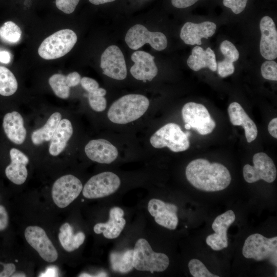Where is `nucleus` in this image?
I'll use <instances>...</instances> for the list:
<instances>
[{
  "mask_svg": "<svg viewBox=\"0 0 277 277\" xmlns=\"http://www.w3.org/2000/svg\"><path fill=\"white\" fill-rule=\"evenodd\" d=\"M185 174L188 181L196 189L215 192L226 189L231 177L228 169L218 163H211L204 159L190 162L186 167Z\"/></svg>",
  "mask_w": 277,
  "mask_h": 277,
  "instance_id": "1",
  "label": "nucleus"
},
{
  "mask_svg": "<svg viewBox=\"0 0 277 277\" xmlns=\"http://www.w3.org/2000/svg\"><path fill=\"white\" fill-rule=\"evenodd\" d=\"M149 101L141 94L124 95L114 102L108 112V117L112 122L125 124L135 121L147 111Z\"/></svg>",
  "mask_w": 277,
  "mask_h": 277,
  "instance_id": "2",
  "label": "nucleus"
},
{
  "mask_svg": "<svg viewBox=\"0 0 277 277\" xmlns=\"http://www.w3.org/2000/svg\"><path fill=\"white\" fill-rule=\"evenodd\" d=\"M168 256L163 253L154 252L148 242L145 239H139L133 250V268L140 271L162 272L169 265Z\"/></svg>",
  "mask_w": 277,
  "mask_h": 277,
  "instance_id": "3",
  "label": "nucleus"
},
{
  "mask_svg": "<svg viewBox=\"0 0 277 277\" xmlns=\"http://www.w3.org/2000/svg\"><path fill=\"white\" fill-rule=\"evenodd\" d=\"M242 254L246 259L257 261L268 260L277 266V237L267 238L259 233L249 235L245 240Z\"/></svg>",
  "mask_w": 277,
  "mask_h": 277,
  "instance_id": "4",
  "label": "nucleus"
},
{
  "mask_svg": "<svg viewBox=\"0 0 277 277\" xmlns=\"http://www.w3.org/2000/svg\"><path fill=\"white\" fill-rule=\"evenodd\" d=\"M76 33L70 29H63L46 38L40 45L38 53L45 60L62 57L73 48L77 42Z\"/></svg>",
  "mask_w": 277,
  "mask_h": 277,
  "instance_id": "5",
  "label": "nucleus"
},
{
  "mask_svg": "<svg viewBox=\"0 0 277 277\" xmlns=\"http://www.w3.org/2000/svg\"><path fill=\"white\" fill-rule=\"evenodd\" d=\"M150 142L155 148L168 147L174 152L187 150L190 146L188 136L175 123L166 124L157 130L150 137Z\"/></svg>",
  "mask_w": 277,
  "mask_h": 277,
  "instance_id": "6",
  "label": "nucleus"
},
{
  "mask_svg": "<svg viewBox=\"0 0 277 277\" xmlns=\"http://www.w3.org/2000/svg\"><path fill=\"white\" fill-rule=\"evenodd\" d=\"M121 180L115 173L106 171L92 176L82 189L83 196L89 199L110 195L120 187Z\"/></svg>",
  "mask_w": 277,
  "mask_h": 277,
  "instance_id": "7",
  "label": "nucleus"
},
{
  "mask_svg": "<svg viewBox=\"0 0 277 277\" xmlns=\"http://www.w3.org/2000/svg\"><path fill=\"white\" fill-rule=\"evenodd\" d=\"M253 166L246 164L243 169V176L248 183L260 180L271 183L276 179L277 171L272 160L266 153L259 152L253 156Z\"/></svg>",
  "mask_w": 277,
  "mask_h": 277,
  "instance_id": "8",
  "label": "nucleus"
},
{
  "mask_svg": "<svg viewBox=\"0 0 277 277\" xmlns=\"http://www.w3.org/2000/svg\"><path fill=\"white\" fill-rule=\"evenodd\" d=\"M182 114L184 122L201 135L211 133L215 127L214 121L202 104L187 103L183 106Z\"/></svg>",
  "mask_w": 277,
  "mask_h": 277,
  "instance_id": "9",
  "label": "nucleus"
},
{
  "mask_svg": "<svg viewBox=\"0 0 277 277\" xmlns=\"http://www.w3.org/2000/svg\"><path fill=\"white\" fill-rule=\"evenodd\" d=\"M125 40L128 47L133 50H137L148 43L155 50L162 51L167 47L168 43L164 34L150 32L140 24H136L128 30Z\"/></svg>",
  "mask_w": 277,
  "mask_h": 277,
  "instance_id": "10",
  "label": "nucleus"
},
{
  "mask_svg": "<svg viewBox=\"0 0 277 277\" xmlns=\"http://www.w3.org/2000/svg\"><path fill=\"white\" fill-rule=\"evenodd\" d=\"M83 188L81 181L76 176L71 174L62 176L53 185V201L58 207L65 208L78 197Z\"/></svg>",
  "mask_w": 277,
  "mask_h": 277,
  "instance_id": "11",
  "label": "nucleus"
},
{
  "mask_svg": "<svg viewBox=\"0 0 277 277\" xmlns=\"http://www.w3.org/2000/svg\"><path fill=\"white\" fill-rule=\"evenodd\" d=\"M25 237L28 244L45 261L51 263L57 260V251L42 228L37 226L27 227Z\"/></svg>",
  "mask_w": 277,
  "mask_h": 277,
  "instance_id": "12",
  "label": "nucleus"
},
{
  "mask_svg": "<svg viewBox=\"0 0 277 277\" xmlns=\"http://www.w3.org/2000/svg\"><path fill=\"white\" fill-rule=\"evenodd\" d=\"M100 66L104 74L117 80H123L127 76L124 56L117 46L111 45L103 52Z\"/></svg>",
  "mask_w": 277,
  "mask_h": 277,
  "instance_id": "13",
  "label": "nucleus"
},
{
  "mask_svg": "<svg viewBox=\"0 0 277 277\" xmlns=\"http://www.w3.org/2000/svg\"><path fill=\"white\" fill-rule=\"evenodd\" d=\"M235 220L232 210L217 216L212 224L214 233L209 235L206 239L207 244L213 250L218 251L227 248L228 245L227 231Z\"/></svg>",
  "mask_w": 277,
  "mask_h": 277,
  "instance_id": "14",
  "label": "nucleus"
},
{
  "mask_svg": "<svg viewBox=\"0 0 277 277\" xmlns=\"http://www.w3.org/2000/svg\"><path fill=\"white\" fill-rule=\"evenodd\" d=\"M147 208L157 224L171 230L176 229L178 217L177 207L175 205L152 199L149 201Z\"/></svg>",
  "mask_w": 277,
  "mask_h": 277,
  "instance_id": "15",
  "label": "nucleus"
},
{
  "mask_svg": "<svg viewBox=\"0 0 277 277\" xmlns=\"http://www.w3.org/2000/svg\"><path fill=\"white\" fill-rule=\"evenodd\" d=\"M260 28L261 54L266 60H274L277 57V31L275 24L271 17L265 16L260 21Z\"/></svg>",
  "mask_w": 277,
  "mask_h": 277,
  "instance_id": "16",
  "label": "nucleus"
},
{
  "mask_svg": "<svg viewBox=\"0 0 277 277\" xmlns=\"http://www.w3.org/2000/svg\"><path fill=\"white\" fill-rule=\"evenodd\" d=\"M134 65L130 72L136 80L145 82L152 80L157 75L158 69L154 61V57L144 51L134 52L131 56Z\"/></svg>",
  "mask_w": 277,
  "mask_h": 277,
  "instance_id": "17",
  "label": "nucleus"
},
{
  "mask_svg": "<svg viewBox=\"0 0 277 277\" xmlns=\"http://www.w3.org/2000/svg\"><path fill=\"white\" fill-rule=\"evenodd\" d=\"M85 152L91 160L101 164H110L118 156L117 148L108 141L99 138L89 141Z\"/></svg>",
  "mask_w": 277,
  "mask_h": 277,
  "instance_id": "18",
  "label": "nucleus"
},
{
  "mask_svg": "<svg viewBox=\"0 0 277 277\" xmlns=\"http://www.w3.org/2000/svg\"><path fill=\"white\" fill-rule=\"evenodd\" d=\"M216 25L211 22H204L201 23H186L182 27L180 37L187 45H201L202 38L212 36L215 33Z\"/></svg>",
  "mask_w": 277,
  "mask_h": 277,
  "instance_id": "19",
  "label": "nucleus"
},
{
  "mask_svg": "<svg viewBox=\"0 0 277 277\" xmlns=\"http://www.w3.org/2000/svg\"><path fill=\"white\" fill-rule=\"evenodd\" d=\"M123 210L118 207H114L109 211V219L106 223H98L93 227L94 232L96 234L103 233L104 236L108 239L117 238L123 230L126 220L123 218Z\"/></svg>",
  "mask_w": 277,
  "mask_h": 277,
  "instance_id": "20",
  "label": "nucleus"
},
{
  "mask_svg": "<svg viewBox=\"0 0 277 277\" xmlns=\"http://www.w3.org/2000/svg\"><path fill=\"white\" fill-rule=\"evenodd\" d=\"M10 156L11 163L6 168V175L14 184H23L28 175L26 165L29 159L24 153L14 148L10 150Z\"/></svg>",
  "mask_w": 277,
  "mask_h": 277,
  "instance_id": "21",
  "label": "nucleus"
},
{
  "mask_svg": "<svg viewBox=\"0 0 277 277\" xmlns=\"http://www.w3.org/2000/svg\"><path fill=\"white\" fill-rule=\"evenodd\" d=\"M228 112L232 125L243 127L247 142L250 143L255 140L258 135L256 125L241 105L235 102L231 103L228 107Z\"/></svg>",
  "mask_w": 277,
  "mask_h": 277,
  "instance_id": "22",
  "label": "nucleus"
},
{
  "mask_svg": "<svg viewBox=\"0 0 277 277\" xmlns=\"http://www.w3.org/2000/svg\"><path fill=\"white\" fill-rule=\"evenodd\" d=\"M3 127L6 136L12 142L17 145L24 143L27 132L24 126L23 118L19 113L12 111L6 114Z\"/></svg>",
  "mask_w": 277,
  "mask_h": 277,
  "instance_id": "23",
  "label": "nucleus"
},
{
  "mask_svg": "<svg viewBox=\"0 0 277 277\" xmlns=\"http://www.w3.org/2000/svg\"><path fill=\"white\" fill-rule=\"evenodd\" d=\"M187 63L189 67L195 71H198L204 68H208L212 71L217 70L215 55L210 47L204 50L201 47H194L187 61Z\"/></svg>",
  "mask_w": 277,
  "mask_h": 277,
  "instance_id": "24",
  "label": "nucleus"
},
{
  "mask_svg": "<svg viewBox=\"0 0 277 277\" xmlns=\"http://www.w3.org/2000/svg\"><path fill=\"white\" fill-rule=\"evenodd\" d=\"M72 134L70 121L67 118L61 120L50 140L49 153L52 156L59 155L66 148Z\"/></svg>",
  "mask_w": 277,
  "mask_h": 277,
  "instance_id": "25",
  "label": "nucleus"
},
{
  "mask_svg": "<svg viewBox=\"0 0 277 277\" xmlns=\"http://www.w3.org/2000/svg\"><path fill=\"white\" fill-rule=\"evenodd\" d=\"M58 239L64 249L68 252H71L83 244L85 235L81 231L74 234L72 226L69 223H65L60 228Z\"/></svg>",
  "mask_w": 277,
  "mask_h": 277,
  "instance_id": "26",
  "label": "nucleus"
},
{
  "mask_svg": "<svg viewBox=\"0 0 277 277\" xmlns=\"http://www.w3.org/2000/svg\"><path fill=\"white\" fill-rule=\"evenodd\" d=\"M61 114L54 112L51 115L46 124L41 128L34 130L31 135L32 143L35 145L51 140L60 121Z\"/></svg>",
  "mask_w": 277,
  "mask_h": 277,
  "instance_id": "27",
  "label": "nucleus"
},
{
  "mask_svg": "<svg viewBox=\"0 0 277 277\" xmlns=\"http://www.w3.org/2000/svg\"><path fill=\"white\" fill-rule=\"evenodd\" d=\"M110 261L111 267L115 271L126 273L133 268V250L123 252H113L110 254Z\"/></svg>",
  "mask_w": 277,
  "mask_h": 277,
  "instance_id": "28",
  "label": "nucleus"
},
{
  "mask_svg": "<svg viewBox=\"0 0 277 277\" xmlns=\"http://www.w3.org/2000/svg\"><path fill=\"white\" fill-rule=\"evenodd\" d=\"M18 84L12 72L5 67L0 66V94L8 96L17 90Z\"/></svg>",
  "mask_w": 277,
  "mask_h": 277,
  "instance_id": "29",
  "label": "nucleus"
},
{
  "mask_svg": "<svg viewBox=\"0 0 277 277\" xmlns=\"http://www.w3.org/2000/svg\"><path fill=\"white\" fill-rule=\"evenodd\" d=\"M21 35L20 28L13 22H6L0 27V39L4 43L16 44L19 41Z\"/></svg>",
  "mask_w": 277,
  "mask_h": 277,
  "instance_id": "30",
  "label": "nucleus"
},
{
  "mask_svg": "<svg viewBox=\"0 0 277 277\" xmlns=\"http://www.w3.org/2000/svg\"><path fill=\"white\" fill-rule=\"evenodd\" d=\"M49 84L54 94L60 98H67L70 94V87L66 82V76L62 74H54L49 78Z\"/></svg>",
  "mask_w": 277,
  "mask_h": 277,
  "instance_id": "31",
  "label": "nucleus"
},
{
  "mask_svg": "<svg viewBox=\"0 0 277 277\" xmlns=\"http://www.w3.org/2000/svg\"><path fill=\"white\" fill-rule=\"evenodd\" d=\"M190 273L193 277H219L211 273L199 260L191 259L188 263Z\"/></svg>",
  "mask_w": 277,
  "mask_h": 277,
  "instance_id": "32",
  "label": "nucleus"
},
{
  "mask_svg": "<svg viewBox=\"0 0 277 277\" xmlns=\"http://www.w3.org/2000/svg\"><path fill=\"white\" fill-rule=\"evenodd\" d=\"M220 50L225 59L233 63L239 58V52L235 46L230 41H224L220 45Z\"/></svg>",
  "mask_w": 277,
  "mask_h": 277,
  "instance_id": "33",
  "label": "nucleus"
},
{
  "mask_svg": "<svg viewBox=\"0 0 277 277\" xmlns=\"http://www.w3.org/2000/svg\"><path fill=\"white\" fill-rule=\"evenodd\" d=\"M262 76L268 80L277 81V64L273 60H268L261 66Z\"/></svg>",
  "mask_w": 277,
  "mask_h": 277,
  "instance_id": "34",
  "label": "nucleus"
},
{
  "mask_svg": "<svg viewBox=\"0 0 277 277\" xmlns=\"http://www.w3.org/2000/svg\"><path fill=\"white\" fill-rule=\"evenodd\" d=\"M88 101L91 108L95 111H103L106 108L107 102L104 96H98L92 93H89Z\"/></svg>",
  "mask_w": 277,
  "mask_h": 277,
  "instance_id": "35",
  "label": "nucleus"
},
{
  "mask_svg": "<svg viewBox=\"0 0 277 277\" xmlns=\"http://www.w3.org/2000/svg\"><path fill=\"white\" fill-rule=\"evenodd\" d=\"M217 73L222 77H225L232 74L234 71L233 63L224 59L217 63Z\"/></svg>",
  "mask_w": 277,
  "mask_h": 277,
  "instance_id": "36",
  "label": "nucleus"
},
{
  "mask_svg": "<svg viewBox=\"0 0 277 277\" xmlns=\"http://www.w3.org/2000/svg\"><path fill=\"white\" fill-rule=\"evenodd\" d=\"M80 0H56L57 8L66 14L72 13L75 9Z\"/></svg>",
  "mask_w": 277,
  "mask_h": 277,
  "instance_id": "37",
  "label": "nucleus"
},
{
  "mask_svg": "<svg viewBox=\"0 0 277 277\" xmlns=\"http://www.w3.org/2000/svg\"><path fill=\"white\" fill-rule=\"evenodd\" d=\"M248 0H223L224 5L235 14L242 12L246 7Z\"/></svg>",
  "mask_w": 277,
  "mask_h": 277,
  "instance_id": "38",
  "label": "nucleus"
},
{
  "mask_svg": "<svg viewBox=\"0 0 277 277\" xmlns=\"http://www.w3.org/2000/svg\"><path fill=\"white\" fill-rule=\"evenodd\" d=\"M80 83L82 87L89 93H94L99 88L98 83L90 77H83Z\"/></svg>",
  "mask_w": 277,
  "mask_h": 277,
  "instance_id": "39",
  "label": "nucleus"
},
{
  "mask_svg": "<svg viewBox=\"0 0 277 277\" xmlns=\"http://www.w3.org/2000/svg\"><path fill=\"white\" fill-rule=\"evenodd\" d=\"M15 270V266L13 263L4 264L0 262V277L11 276Z\"/></svg>",
  "mask_w": 277,
  "mask_h": 277,
  "instance_id": "40",
  "label": "nucleus"
},
{
  "mask_svg": "<svg viewBox=\"0 0 277 277\" xmlns=\"http://www.w3.org/2000/svg\"><path fill=\"white\" fill-rule=\"evenodd\" d=\"M81 80V76L77 72L70 73L66 76L67 84L69 87L78 85L80 83Z\"/></svg>",
  "mask_w": 277,
  "mask_h": 277,
  "instance_id": "41",
  "label": "nucleus"
},
{
  "mask_svg": "<svg viewBox=\"0 0 277 277\" xmlns=\"http://www.w3.org/2000/svg\"><path fill=\"white\" fill-rule=\"evenodd\" d=\"M9 217L6 208L0 205V231L5 230L8 226Z\"/></svg>",
  "mask_w": 277,
  "mask_h": 277,
  "instance_id": "42",
  "label": "nucleus"
},
{
  "mask_svg": "<svg viewBox=\"0 0 277 277\" xmlns=\"http://www.w3.org/2000/svg\"><path fill=\"white\" fill-rule=\"evenodd\" d=\"M199 0H171L172 5L177 8L190 7Z\"/></svg>",
  "mask_w": 277,
  "mask_h": 277,
  "instance_id": "43",
  "label": "nucleus"
},
{
  "mask_svg": "<svg viewBox=\"0 0 277 277\" xmlns=\"http://www.w3.org/2000/svg\"><path fill=\"white\" fill-rule=\"evenodd\" d=\"M268 130L269 134L273 137L277 138V118H273L269 123Z\"/></svg>",
  "mask_w": 277,
  "mask_h": 277,
  "instance_id": "44",
  "label": "nucleus"
},
{
  "mask_svg": "<svg viewBox=\"0 0 277 277\" xmlns=\"http://www.w3.org/2000/svg\"><path fill=\"white\" fill-rule=\"evenodd\" d=\"M11 58V55L9 51L0 50V62L7 64L10 62Z\"/></svg>",
  "mask_w": 277,
  "mask_h": 277,
  "instance_id": "45",
  "label": "nucleus"
},
{
  "mask_svg": "<svg viewBox=\"0 0 277 277\" xmlns=\"http://www.w3.org/2000/svg\"><path fill=\"white\" fill-rule=\"evenodd\" d=\"M115 0H89V1L94 5H100L107 3L112 2Z\"/></svg>",
  "mask_w": 277,
  "mask_h": 277,
  "instance_id": "46",
  "label": "nucleus"
},
{
  "mask_svg": "<svg viewBox=\"0 0 277 277\" xmlns=\"http://www.w3.org/2000/svg\"><path fill=\"white\" fill-rule=\"evenodd\" d=\"M55 269L54 268L52 267L50 268H48L46 270V272L44 274V275L43 276H55Z\"/></svg>",
  "mask_w": 277,
  "mask_h": 277,
  "instance_id": "47",
  "label": "nucleus"
},
{
  "mask_svg": "<svg viewBox=\"0 0 277 277\" xmlns=\"http://www.w3.org/2000/svg\"><path fill=\"white\" fill-rule=\"evenodd\" d=\"M92 94L104 96L106 94V90L102 88H98L94 93Z\"/></svg>",
  "mask_w": 277,
  "mask_h": 277,
  "instance_id": "48",
  "label": "nucleus"
},
{
  "mask_svg": "<svg viewBox=\"0 0 277 277\" xmlns=\"http://www.w3.org/2000/svg\"><path fill=\"white\" fill-rule=\"evenodd\" d=\"M12 276H26V275L23 273H16L12 275Z\"/></svg>",
  "mask_w": 277,
  "mask_h": 277,
  "instance_id": "49",
  "label": "nucleus"
},
{
  "mask_svg": "<svg viewBox=\"0 0 277 277\" xmlns=\"http://www.w3.org/2000/svg\"><path fill=\"white\" fill-rule=\"evenodd\" d=\"M185 128L187 129V130H189L191 128V126L188 124H186L185 125Z\"/></svg>",
  "mask_w": 277,
  "mask_h": 277,
  "instance_id": "50",
  "label": "nucleus"
},
{
  "mask_svg": "<svg viewBox=\"0 0 277 277\" xmlns=\"http://www.w3.org/2000/svg\"><path fill=\"white\" fill-rule=\"evenodd\" d=\"M79 276H92L90 275V274H88L83 273V274H80V275H79Z\"/></svg>",
  "mask_w": 277,
  "mask_h": 277,
  "instance_id": "51",
  "label": "nucleus"
}]
</instances>
